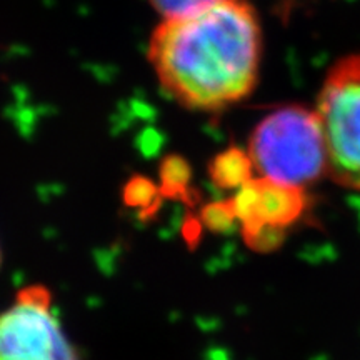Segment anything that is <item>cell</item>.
I'll list each match as a JSON object with an SVG mask.
<instances>
[{"instance_id": "cell-3", "label": "cell", "mask_w": 360, "mask_h": 360, "mask_svg": "<svg viewBox=\"0 0 360 360\" xmlns=\"http://www.w3.org/2000/svg\"><path fill=\"white\" fill-rule=\"evenodd\" d=\"M314 109L326 141L327 177L360 193V52L332 65Z\"/></svg>"}, {"instance_id": "cell-5", "label": "cell", "mask_w": 360, "mask_h": 360, "mask_svg": "<svg viewBox=\"0 0 360 360\" xmlns=\"http://www.w3.org/2000/svg\"><path fill=\"white\" fill-rule=\"evenodd\" d=\"M305 205V188L255 177L237 191L229 209L242 224L252 249L269 250L278 244L283 229L290 227Z\"/></svg>"}, {"instance_id": "cell-1", "label": "cell", "mask_w": 360, "mask_h": 360, "mask_svg": "<svg viewBox=\"0 0 360 360\" xmlns=\"http://www.w3.org/2000/svg\"><path fill=\"white\" fill-rule=\"evenodd\" d=\"M162 90L186 107L215 112L244 101L259 82L262 29L247 0H215L164 19L147 51Z\"/></svg>"}, {"instance_id": "cell-4", "label": "cell", "mask_w": 360, "mask_h": 360, "mask_svg": "<svg viewBox=\"0 0 360 360\" xmlns=\"http://www.w3.org/2000/svg\"><path fill=\"white\" fill-rule=\"evenodd\" d=\"M0 360H77L45 287L20 290L0 315Z\"/></svg>"}, {"instance_id": "cell-7", "label": "cell", "mask_w": 360, "mask_h": 360, "mask_svg": "<svg viewBox=\"0 0 360 360\" xmlns=\"http://www.w3.org/2000/svg\"><path fill=\"white\" fill-rule=\"evenodd\" d=\"M154 11L164 19H175V17L187 15L199 8L209 6L215 0H146Z\"/></svg>"}, {"instance_id": "cell-2", "label": "cell", "mask_w": 360, "mask_h": 360, "mask_svg": "<svg viewBox=\"0 0 360 360\" xmlns=\"http://www.w3.org/2000/svg\"><path fill=\"white\" fill-rule=\"evenodd\" d=\"M247 154L259 177L305 191L328 174L319 117L299 103L265 115L250 135Z\"/></svg>"}, {"instance_id": "cell-6", "label": "cell", "mask_w": 360, "mask_h": 360, "mask_svg": "<svg viewBox=\"0 0 360 360\" xmlns=\"http://www.w3.org/2000/svg\"><path fill=\"white\" fill-rule=\"evenodd\" d=\"M250 174H254L250 157L238 148L225 150L212 162L210 167L214 182L224 188H240L252 179Z\"/></svg>"}]
</instances>
